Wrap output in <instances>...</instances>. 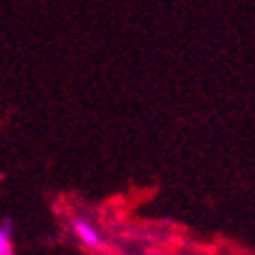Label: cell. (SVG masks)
I'll return each instance as SVG.
<instances>
[{
  "instance_id": "cell-2",
  "label": "cell",
  "mask_w": 255,
  "mask_h": 255,
  "mask_svg": "<svg viewBox=\"0 0 255 255\" xmlns=\"http://www.w3.org/2000/svg\"><path fill=\"white\" fill-rule=\"evenodd\" d=\"M12 221L5 219L2 221V228H0V255H14L12 249Z\"/></svg>"
},
{
  "instance_id": "cell-1",
  "label": "cell",
  "mask_w": 255,
  "mask_h": 255,
  "mask_svg": "<svg viewBox=\"0 0 255 255\" xmlns=\"http://www.w3.org/2000/svg\"><path fill=\"white\" fill-rule=\"evenodd\" d=\"M71 228H74V235H76L85 246H90V249H101L104 239H101V235L97 232V228L92 226V223H88L85 219H76L71 223Z\"/></svg>"
}]
</instances>
